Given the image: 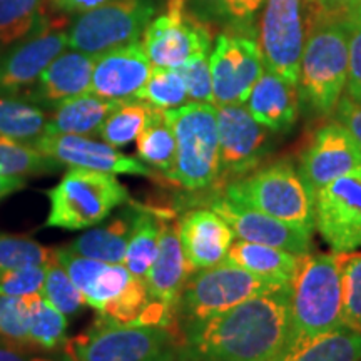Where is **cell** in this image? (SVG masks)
I'll use <instances>...</instances> for the list:
<instances>
[{
    "label": "cell",
    "mask_w": 361,
    "mask_h": 361,
    "mask_svg": "<svg viewBox=\"0 0 361 361\" xmlns=\"http://www.w3.org/2000/svg\"><path fill=\"white\" fill-rule=\"evenodd\" d=\"M291 345V284L180 329L196 361H278Z\"/></svg>",
    "instance_id": "1"
},
{
    "label": "cell",
    "mask_w": 361,
    "mask_h": 361,
    "mask_svg": "<svg viewBox=\"0 0 361 361\" xmlns=\"http://www.w3.org/2000/svg\"><path fill=\"white\" fill-rule=\"evenodd\" d=\"M343 259L345 252L303 256L291 283V345L343 328Z\"/></svg>",
    "instance_id": "2"
},
{
    "label": "cell",
    "mask_w": 361,
    "mask_h": 361,
    "mask_svg": "<svg viewBox=\"0 0 361 361\" xmlns=\"http://www.w3.org/2000/svg\"><path fill=\"white\" fill-rule=\"evenodd\" d=\"M176 137V162L168 178L188 191L214 188L219 176V133L214 104L186 102L164 111Z\"/></svg>",
    "instance_id": "3"
},
{
    "label": "cell",
    "mask_w": 361,
    "mask_h": 361,
    "mask_svg": "<svg viewBox=\"0 0 361 361\" xmlns=\"http://www.w3.org/2000/svg\"><path fill=\"white\" fill-rule=\"evenodd\" d=\"M224 197L306 231L314 228L313 192L286 161L255 169L233 180L224 188Z\"/></svg>",
    "instance_id": "4"
},
{
    "label": "cell",
    "mask_w": 361,
    "mask_h": 361,
    "mask_svg": "<svg viewBox=\"0 0 361 361\" xmlns=\"http://www.w3.org/2000/svg\"><path fill=\"white\" fill-rule=\"evenodd\" d=\"M283 286L286 284L261 278L229 261H223L189 274L176 303V319L183 329L188 324L201 323L243 301L276 291Z\"/></svg>",
    "instance_id": "5"
},
{
    "label": "cell",
    "mask_w": 361,
    "mask_h": 361,
    "mask_svg": "<svg viewBox=\"0 0 361 361\" xmlns=\"http://www.w3.org/2000/svg\"><path fill=\"white\" fill-rule=\"evenodd\" d=\"M324 19L316 0H266L258 42L266 69L298 85L305 45Z\"/></svg>",
    "instance_id": "6"
},
{
    "label": "cell",
    "mask_w": 361,
    "mask_h": 361,
    "mask_svg": "<svg viewBox=\"0 0 361 361\" xmlns=\"http://www.w3.org/2000/svg\"><path fill=\"white\" fill-rule=\"evenodd\" d=\"M348 80V34L343 19L328 17L316 25L305 45L300 96L319 114L336 111Z\"/></svg>",
    "instance_id": "7"
},
{
    "label": "cell",
    "mask_w": 361,
    "mask_h": 361,
    "mask_svg": "<svg viewBox=\"0 0 361 361\" xmlns=\"http://www.w3.org/2000/svg\"><path fill=\"white\" fill-rule=\"evenodd\" d=\"M49 201L45 226L80 231L109 218L117 206L129 201V194L114 174L72 168L49 191Z\"/></svg>",
    "instance_id": "8"
},
{
    "label": "cell",
    "mask_w": 361,
    "mask_h": 361,
    "mask_svg": "<svg viewBox=\"0 0 361 361\" xmlns=\"http://www.w3.org/2000/svg\"><path fill=\"white\" fill-rule=\"evenodd\" d=\"M176 333L161 326L121 324L97 316L82 335L66 343L67 361H169Z\"/></svg>",
    "instance_id": "9"
},
{
    "label": "cell",
    "mask_w": 361,
    "mask_h": 361,
    "mask_svg": "<svg viewBox=\"0 0 361 361\" xmlns=\"http://www.w3.org/2000/svg\"><path fill=\"white\" fill-rule=\"evenodd\" d=\"M156 12L154 0H109L80 13L69 29V47L90 56L137 42Z\"/></svg>",
    "instance_id": "10"
},
{
    "label": "cell",
    "mask_w": 361,
    "mask_h": 361,
    "mask_svg": "<svg viewBox=\"0 0 361 361\" xmlns=\"http://www.w3.org/2000/svg\"><path fill=\"white\" fill-rule=\"evenodd\" d=\"M142 39L152 67L179 69L209 56L213 37L204 20L188 11L186 0H168L164 13L151 20Z\"/></svg>",
    "instance_id": "11"
},
{
    "label": "cell",
    "mask_w": 361,
    "mask_h": 361,
    "mask_svg": "<svg viewBox=\"0 0 361 361\" xmlns=\"http://www.w3.org/2000/svg\"><path fill=\"white\" fill-rule=\"evenodd\" d=\"M219 133V176L214 188L223 189L229 183L258 169L268 154V128L261 126L243 104L216 106Z\"/></svg>",
    "instance_id": "12"
},
{
    "label": "cell",
    "mask_w": 361,
    "mask_h": 361,
    "mask_svg": "<svg viewBox=\"0 0 361 361\" xmlns=\"http://www.w3.org/2000/svg\"><path fill=\"white\" fill-rule=\"evenodd\" d=\"M314 197V226L335 252L361 247V168L319 188Z\"/></svg>",
    "instance_id": "13"
},
{
    "label": "cell",
    "mask_w": 361,
    "mask_h": 361,
    "mask_svg": "<svg viewBox=\"0 0 361 361\" xmlns=\"http://www.w3.org/2000/svg\"><path fill=\"white\" fill-rule=\"evenodd\" d=\"M214 106L245 104L264 72L259 44L241 34H221L209 54Z\"/></svg>",
    "instance_id": "14"
},
{
    "label": "cell",
    "mask_w": 361,
    "mask_h": 361,
    "mask_svg": "<svg viewBox=\"0 0 361 361\" xmlns=\"http://www.w3.org/2000/svg\"><path fill=\"white\" fill-rule=\"evenodd\" d=\"M66 19H47L37 32L0 57V96H17L32 87L54 59L69 47Z\"/></svg>",
    "instance_id": "15"
},
{
    "label": "cell",
    "mask_w": 361,
    "mask_h": 361,
    "mask_svg": "<svg viewBox=\"0 0 361 361\" xmlns=\"http://www.w3.org/2000/svg\"><path fill=\"white\" fill-rule=\"evenodd\" d=\"M361 168V146L341 123L316 130L300 162L301 179L311 192Z\"/></svg>",
    "instance_id": "16"
},
{
    "label": "cell",
    "mask_w": 361,
    "mask_h": 361,
    "mask_svg": "<svg viewBox=\"0 0 361 361\" xmlns=\"http://www.w3.org/2000/svg\"><path fill=\"white\" fill-rule=\"evenodd\" d=\"M30 146L40 154L71 168H84L109 174L152 176V169L141 159L126 156L111 144L94 141L85 135H40Z\"/></svg>",
    "instance_id": "17"
},
{
    "label": "cell",
    "mask_w": 361,
    "mask_h": 361,
    "mask_svg": "<svg viewBox=\"0 0 361 361\" xmlns=\"http://www.w3.org/2000/svg\"><path fill=\"white\" fill-rule=\"evenodd\" d=\"M209 206L231 226L238 239L279 247L293 255H308L311 250V231L283 223L252 207L238 204L224 196L211 200Z\"/></svg>",
    "instance_id": "18"
},
{
    "label": "cell",
    "mask_w": 361,
    "mask_h": 361,
    "mask_svg": "<svg viewBox=\"0 0 361 361\" xmlns=\"http://www.w3.org/2000/svg\"><path fill=\"white\" fill-rule=\"evenodd\" d=\"M151 72L152 64L141 42L121 45L96 57L90 92L111 101H133Z\"/></svg>",
    "instance_id": "19"
},
{
    "label": "cell",
    "mask_w": 361,
    "mask_h": 361,
    "mask_svg": "<svg viewBox=\"0 0 361 361\" xmlns=\"http://www.w3.org/2000/svg\"><path fill=\"white\" fill-rule=\"evenodd\" d=\"M161 219L159 246L154 263L146 274V286L152 301L164 305L176 313L180 291L192 273L179 236V221L171 211L157 209Z\"/></svg>",
    "instance_id": "20"
},
{
    "label": "cell",
    "mask_w": 361,
    "mask_h": 361,
    "mask_svg": "<svg viewBox=\"0 0 361 361\" xmlns=\"http://www.w3.org/2000/svg\"><path fill=\"white\" fill-rule=\"evenodd\" d=\"M96 57L80 51L62 52L47 66L24 97L44 109H54L67 99L90 92Z\"/></svg>",
    "instance_id": "21"
},
{
    "label": "cell",
    "mask_w": 361,
    "mask_h": 361,
    "mask_svg": "<svg viewBox=\"0 0 361 361\" xmlns=\"http://www.w3.org/2000/svg\"><path fill=\"white\" fill-rule=\"evenodd\" d=\"M179 236L192 273L226 261L234 233L213 209H192L179 219Z\"/></svg>",
    "instance_id": "22"
},
{
    "label": "cell",
    "mask_w": 361,
    "mask_h": 361,
    "mask_svg": "<svg viewBox=\"0 0 361 361\" xmlns=\"http://www.w3.org/2000/svg\"><path fill=\"white\" fill-rule=\"evenodd\" d=\"M300 97L298 85L266 71L251 89L246 109L264 128L274 133H286L298 121Z\"/></svg>",
    "instance_id": "23"
},
{
    "label": "cell",
    "mask_w": 361,
    "mask_h": 361,
    "mask_svg": "<svg viewBox=\"0 0 361 361\" xmlns=\"http://www.w3.org/2000/svg\"><path fill=\"white\" fill-rule=\"evenodd\" d=\"M119 104V101L99 97L92 92L67 99L57 107H54L42 135H87L97 133L106 117Z\"/></svg>",
    "instance_id": "24"
},
{
    "label": "cell",
    "mask_w": 361,
    "mask_h": 361,
    "mask_svg": "<svg viewBox=\"0 0 361 361\" xmlns=\"http://www.w3.org/2000/svg\"><path fill=\"white\" fill-rule=\"evenodd\" d=\"M305 255H293L279 247L256 245L243 239L233 241L226 261L271 281L291 284Z\"/></svg>",
    "instance_id": "25"
},
{
    "label": "cell",
    "mask_w": 361,
    "mask_h": 361,
    "mask_svg": "<svg viewBox=\"0 0 361 361\" xmlns=\"http://www.w3.org/2000/svg\"><path fill=\"white\" fill-rule=\"evenodd\" d=\"M133 221L134 209L117 214L106 224L99 226V228L92 226L90 231L80 234L78 239L71 243L69 250L84 258L97 259L102 263H124L130 233H133Z\"/></svg>",
    "instance_id": "26"
},
{
    "label": "cell",
    "mask_w": 361,
    "mask_h": 361,
    "mask_svg": "<svg viewBox=\"0 0 361 361\" xmlns=\"http://www.w3.org/2000/svg\"><path fill=\"white\" fill-rule=\"evenodd\" d=\"M278 361H361V331L338 328L295 343Z\"/></svg>",
    "instance_id": "27"
},
{
    "label": "cell",
    "mask_w": 361,
    "mask_h": 361,
    "mask_svg": "<svg viewBox=\"0 0 361 361\" xmlns=\"http://www.w3.org/2000/svg\"><path fill=\"white\" fill-rule=\"evenodd\" d=\"M49 114L24 96H0V137L32 144L44 134Z\"/></svg>",
    "instance_id": "28"
},
{
    "label": "cell",
    "mask_w": 361,
    "mask_h": 361,
    "mask_svg": "<svg viewBox=\"0 0 361 361\" xmlns=\"http://www.w3.org/2000/svg\"><path fill=\"white\" fill-rule=\"evenodd\" d=\"M161 219L157 209L134 207L133 233H130L124 264L134 278L146 279V274L157 255Z\"/></svg>",
    "instance_id": "29"
},
{
    "label": "cell",
    "mask_w": 361,
    "mask_h": 361,
    "mask_svg": "<svg viewBox=\"0 0 361 361\" xmlns=\"http://www.w3.org/2000/svg\"><path fill=\"white\" fill-rule=\"evenodd\" d=\"M45 2L49 0H0V57L47 22Z\"/></svg>",
    "instance_id": "30"
},
{
    "label": "cell",
    "mask_w": 361,
    "mask_h": 361,
    "mask_svg": "<svg viewBox=\"0 0 361 361\" xmlns=\"http://www.w3.org/2000/svg\"><path fill=\"white\" fill-rule=\"evenodd\" d=\"M137 154L144 164L171 174L176 162V137L164 111L151 106L147 123L137 135Z\"/></svg>",
    "instance_id": "31"
},
{
    "label": "cell",
    "mask_w": 361,
    "mask_h": 361,
    "mask_svg": "<svg viewBox=\"0 0 361 361\" xmlns=\"http://www.w3.org/2000/svg\"><path fill=\"white\" fill-rule=\"evenodd\" d=\"M29 308V341L32 348L56 350L66 340L67 318L40 293L24 296Z\"/></svg>",
    "instance_id": "32"
},
{
    "label": "cell",
    "mask_w": 361,
    "mask_h": 361,
    "mask_svg": "<svg viewBox=\"0 0 361 361\" xmlns=\"http://www.w3.org/2000/svg\"><path fill=\"white\" fill-rule=\"evenodd\" d=\"M149 112H151V106L139 99L121 102L99 128V137L116 149L128 146L141 134L147 123Z\"/></svg>",
    "instance_id": "33"
},
{
    "label": "cell",
    "mask_w": 361,
    "mask_h": 361,
    "mask_svg": "<svg viewBox=\"0 0 361 361\" xmlns=\"http://www.w3.org/2000/svg\"><path fill=\"white\" fill-rule=\"evenodd\" d=\"M59 168V162L40 154L25 142L0 137V176H25L52 173Z\"/></svg>",
    "instance_id": "34"
},
{
    "label": "cell",
    "mask_w": 361,
    "mask_h": 361,
    "mask_svg": "<svg viewBox=\"0 0 361 361\" xmlns=\"http://www.w3.org/2000/svg\"><path fill=\"white\" fill-rule=\"evenodd\" d=\"M139 101L161 111L176 109L188 102V89L178 69L152 67L147 82L137 96Z\"/></svg>",
    "instance_id": "35"
},
{
    "label": "cell",
    "mask_w": 361,
    "mask_h": 361,
    "mask_svg": "<svg viewBox=\"0 0 361 361\" xmlns=\"http://www.w3.org/2000/svg\"><path fill=\"white\" fill-rule=\"evenodd\" d=\"M45 300L51 303L54 308H57L66 316L75 314L84 308L85 298L79 288L72 283L69 274L62 268L57 258H54L51 263L45 264V281L44 288L40 291Z\"/></svg>",
    "instance_id": "36"
},
{
    "label": "cell",
    "mask_w": 361,
    "mask_h": 361,
    "mask_svg": "<svg viewBox=\"0 0 361 361\" xmlns=\"http://www.w3.org/2000/svg\"><path fill=\"white\" fill-rule=\"evenodd\" d=\"M54 258L56 250L44 247L34 239L0 234V273L25 266H45Z\"/></svg>",
    "instance_id": "37"
},
{
    "label": "cell",
    "mask_w": 361,
    "mask_h": 361,
    "mask_svg": "<svg viewBox=\"0 0 361 361\" xmlns=\"http://www.w3.org/2000/svg\"><path fill=\"white\" fill-rule=\"evenodd\" d=\"M343 328L361 331V252L346 255L341 268Z\"/></svg>",
    "instance_id": "38"
},
{
    "label": "cell",
    "mask_w": 361,
    "mask_h": 361,
    "mask_svg": "<svg viewBox=\"0 0 361 361\" xmlns=\"http://www.w3.org/2000/svg\"><path fill=\"white\" fill-rule=\"evenodd\" d=\"M151 301L146 281L133 278L129 286L121 293V296H117L114 301L107 303L99 311V316L121 324H139L142 313L151 305Z\"/></svg>",
    "instance_id": "39"
},
{
    "label": "cell",
    "mask_w": 361,
    "mask_h": 361,
    "mask_svg": "<svg viewBox=\"0 0 361 361\" xmlns=\"http://www.w3.org/2000/svg\"><path fill=\"white\" fill-rule=\"evenodd\" d=\"M134 276L129 273L124 263H106L102 266V269L99 271L96 279H94L92 286L85 293V303L92 306L94 310H97L99 313L107 303H111L117 296H121V293L129 286Z\"/></svg>",
    "instance_id": "40"
},
{
    "label": "cell",
    "mask_w": 361,
    "mask_h": 361,
    "mask_svg": "<svg viewBox=\"0 0 361 361\" xmlns=\"http://www.w3.org/2000/svg\"><path fill=\"white\" fill-rule=\"evenodd\" d=\"M0 338L30 346L29 308L24 298L0 295Z\"/></svg>",
    "instance_id": "41"
},
{
    "label": "cell",
    "mask_w": 361,
    "mask_h": 361,
    "mask_svg": "<svg viewBox=\"0 0 361 361\" xmlns=\"http://www.w3.org/2000/svg\"><path fill=\"white\" fill-rule=\"evenodd\" d=\"M348 34V99L361 104V8L343 17Z\"/></svg>",
    "instance_id": "42"
},
{
    "label": "cell",
    "mask_w": 361,
    "mask_h": 361,
    "mask_svg": "<svg viewBox=\"0 0 361 361\" xmlns=\"http://www.w3.org/2000/svg\"><path fill=\"white\" fill-rule=\"evenodd\" d=\"M45 281V266H25L0 273V295L24 298L40 293Z\"/></svg>",
    "instance_id": "43"
},
{
    "label": "cell",
    "mask_w": 361,
    "mask_h": 361,
    "mask_svg": "<svg viewBox=\"0 0 361 361\" xmlns=\"http://www.w3.org/2000/svg\"><path fill=\"white\" fill-rule=\"evenodd\" d=\"M188 89V97L192 102L214 104L213 80L209 71V56L194 59L189 64L178 69Z\"/></svg>",
    "instance_id": "44"
},
{
    "label": "cell",
    "mask_w": 361,
    "mask_h": 361,
    "mask_svg": "<svg viewBox=\"0 0 361 361\" xmlns=\"http://www.w3.org/2000/svg\"><path fill=\"white\" fill-rule=\"evenodd\" d=\"M336 119L353 134L361 146V104H356L348 97L340 99L336 107Z\"/></svg>",
    "instance_id": "45"
},
{
    "label": "cell",
    "mask_w": 361,
    "mask_h": 361,
    "mask_svg": "<svg viewBox=\"0 0 361 361\" xmlns=\"http://www.w3.org/2000/svg\"><path fill=\"white\" fill-rule=\"evenodd\" d=\"M266 0H226V19L246 24L258 13Z\"/></svg>",
    "instance_id": "46"
},
{
    "label": "cell",
    "mask_w": 361,
    "mask_h": 361,
    "mask_svg": "<svg viewBox=\"0 0 361 361\" xmlns=\"http://www.w3.org/2000/svg\"><path fill=\"white\" fill-rule=\"evenodd\" d=\"M188 8H191L201 20L226 19V0H186Z\"/></svg>",
    "instance_id": "47"
},
{
    "label": "cell",
    "mask_w": 361,
    "mask_h": 361,
    "mask_svg": "<svg viewBox=\"0 0 361 361\" xmlns=\"http://www.w3.org/2000/svg\"><path fill=\"white\" fill-rule=\"evenodd\" d=\"M0 361H52L40 356H30L25 351V346L0 338Z\"/></svg>",
    "instance_id": "48"
},
{
    "label": "cell",
    "mask_w": 361,
    "mask_h": 361,
    "mask_svg": "<svg viewBox=\"0 0 361 361\" xmlns=\"http://www.w3.org/2000/svg\"><path fill=\"white\" fill-rule=\"evenodd\" d=\"M54 8L64 13H84L92 8L101 7L109 0H49Z\"/></svg>",
    "instance_id": "49"
},
{
    "label": "cell",
    "mask_w": 361,
    "mask_h": 361,
    "mask_svg": "<svg viewBox=\"0 0 361 361\" xmlns=\"http://www.w3.org/2000/svg\"><path fill=\"white\" fill-rule=\"evenodd\" d=\"M316 2L328 17L340 16V13L345 17L346 13L361 8V0H316Z\"/></svg>",
    "instance_id": "50"
},
{
    "label": "cell",
    "mask_w": 361,
    "mask_h": 361,
    "mask_svg": "<svg viewBox=\"0 0 361 361\" xmlns=\"http://www.w3.org/2000/svg\"><path fill=\"white\" fill-rule=\"evenodd\" d=\"M25 186V180L19 176H0V201L11 194L20 191Z\"/></svg>",
    "instance_id": "51"
},
{
    "label": "cell",
    "mask_w": 361,
    "mask_h": 361,
    "mask_svg": "<svg viewBox=\"0 0 361 361\" xmlns=\"http://www.w3.org/2000/svg\"><path fill=\"white\" fill-rule=\"evenodd\" d=\"M169 361H196V360H192L191 356H188L186 353H183V351H179V353H174V356Z\"/></svg>",
    "instance_id": "52"
}]
</instances>
